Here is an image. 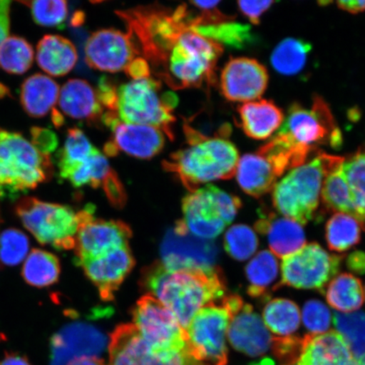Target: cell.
<instances>
[{"label": "cell", "mask_w": 365, "mask_h": 365, "mask_svg": "<svg viewBox=\"0 0 365 365\" xmlns=\"http://www.w3.org/2000/svg\"><path fill=\"white\" fill-rule=\"evenodd\" d=\"M141 282L149 294L170 310L185 330L200 309L225 298L226 292L225 277L217 267L170 270L157 262L145 269Z\"/></svg>", "instance_id": "6da1fadb"}, {"label": "cell", "mask_w": 365, "mask_h": 365, "mask_svg": "<svg viewBox=\"0 0 365 365\" xmlns=\"http://www.w3.org/2000/svg\"><path fill=\"white\" fill-rule=\"evenodd\" d=\"M185 133L188 147L171 154L163 165L190 192L199 189L200 185L230 180L235 175L239 152L225 136H205L187 125Z\"/></svg>", "instance_id": "7a4b0ae2"}, {"label": "cell", "mask_w": 365, "mask_h": 365, "mask_svg": "<svg viewBox=\"0 0 365 365\" xmlns=\"http://www.w3.org/2000/svg\"><path fill=\"white\" fill-rule=\"evenodd\" d=\"M222 53V44L186 29L156 77L173 90L209 88L215 84L217 63Z\"/></svg>", "instance_id": "3957f363"}, {"label": "cell", "mask_w": 365, "mask_h": 365, "mask_svg": "<svg viewBox=\"0 0 365 365\" xmlns=\"http://www.w3.org/2000/svg\"><path fill=\"white\" fill-rule=\"evenodd\" d=\"M342 160V157L318 152L312 160L290 170L274 186V207L300 225H307L318 208L324 180Z\"/></svg>", "instance_id": "277c9868"}, {"label": "cell", "mask_w": 365, "mask_h": 365, "mask_svg": "<svg viewBox=\"0 0 365 365\" xmlns=\"http://www.w3.org/2000/svg\"><path fill=\"white\" fill-rule=\"evenodd\" d=\"M49 155L38 152L24 136L0 130V198L16 199L52 175Z\"/></svg>", "instance_id": "5b68a950"}, {"label": "cell", "mask_w": 365, "mask_h": 365, "mask_svg": "<svg viewBox=\"0 0 365 365\" xmlns=\"http://www.w3.org/2000/svg\"><path fill=\"white\" fill-rule=\"evenodd\" d=\"M162 82L154 78L132 80L117 88L115 113L127 124L158 128L173 140V109L178 98L173 93H161Z\"/></svg>", "instance_id": "8992f818"}, {"label": "cell", "mask_w": 365, "mask_h": 365, "mask_svg": "<svg viewBox=\"0 0 365 365\" xmlns=\"http://www.w3.org/2000/svg\"><path fill=\"white\" fill-rule=\"evenodd\" d=\"M16 212L23 225L42 245L57 250H74L81 215L66 205L25 197L20 200Z\"/></svg>", "instance_id": "52a82bcc"}, {"label": "cell", "mask_w": 365, "mask_h": 365, "mask_svg": "<svg viewBox=\"0 0 365 365\" xmlns=\"http://www.w3.org/2000/svg\"><path fill=\"white\" fill-rule=\"evenodd\" d=\"M240 207L238 197L215 185H207L182 200V222L191 235L212 240L234 221Z\"/></svg>", "instance_id": "ba28073f"}, {"label": "cell", "mask_w": 365, "mask_h": 365, "mask_svg": "<svg viewBox=\"0 0 365 365\" xmlns=\"http://www.w3.org/2000/svg\"><path fill=\"white\" fill-rule=\"evenodd\" d=\"M231 319L223 302L200 309L186 327V344L193 358L202 365H227V332Z\"/></svg>", "instance_id": "9c48e42d"}, {"label": "cell", "mask_w": 365, "mask_h": 365, "mask_svg": "<svg viewBox=\"0 0 365 365\" xmlns=\"http://www.w3.org/2000/svg\"><path fill=\"white\" fill-rule=\"evenodd\" d=\"M344 257L328 253L317 243L305 245L282 258L280 285L323 292L339 272Z\"/></svg>", "instance_id": "30bf717a"}, {"label": "cell", "mask_w": 365, "mask_h": 365, "mask_svg": "<svg viewBox=\"0 0 365 365\" xmlns=\"http://www.w3.org/2000/svg\"><path fill=\"white\" fill-rule=\"evenodd\" d=\"M279 132L290 137L295 143L313 150L319 145L330 144L336 148L342 143L330 108L318 96L314 98L310 108L299 103L292 105Z\"/></svg>", "instance_id": "8fae6325"}, {"label": "cell", "mask_w": 365, "mask_h": 365, "mask_svg": "<svg viewBox=\"0 0 365 365\" xmlns=\"http://www.w3.org/2000/svg\"><path fill=\"white\" fill-rule=\"evenodd\" d=\"M223 301L231 314L227 339L232 348L248 357L259 360L264 359L270 351L272 353L275 336L271 334L253 307L245 303L238 295L225 297Z\"/></svg>", "instance_id": "7c38bea8"}, {"label": "cell", "mask_w": 365, "mask_h": 365, "mask_svg": "<svg viewBox=\"0 0 365 365\" xmlns=\"http://www.w3.org/2000/svg\"><path fill=\"white\" fill-rule=\"evenodd\" d=\"M134 326L154 352L186 348L185 331L173 313L152 295L135 305Z\"/></svg>", "instance_id": "4fadbf2b"}, {"label": "cell", "mask_w": 365, "mask_h": 365, "mask_svg": "<svg viewBox=\"0 0 365 365\" xmlns=\"http://www.w3.org/2000/svg\"><path fill=\"white\" fill-rule=\"evenodd\" d=\"M161 255V263L170 270H212L218 249L212 240L191 235L181 221L164 237Z\"/></svg>", "instance_id": "5bb4252c"}, {"label": "cell", "mask_w": 365, "mask_h": 365, "mask_svg": "<svg viewBox=\"0 0 365 365\" xmlns=\"http://www.w3.org/2000/svg\"><path fill=\"white\" fill-rule=\"evenodd\" d=\"M80 215L81 223L74 249L76 264L129 245L131 230L125 223L96 219L93 211L88 208L80 212Z\"/></svg>", "instance_id": "9a60e30c"}, {"label": "cell", "mask_w": 365, "mask_h": 365, "mask_svg": "<svg viewBox=\"0 0 365 365\" xmlns=\"http://www.w3.org/2000/svg\"><path fill=\"white\" fill-rule=\"evenodd\" d=\"M132 36L109 29L95 31L85 46L86 63L95 70L115 73L125 71L140 56Z\"/></svg>", "instance_id": "2e32d148"}, {"label": "cell", "mask_w": 365, "mask_h": 365, "mask_svg": "<svg viewBox=\"0 0 365 365\" xmlns=\"http://www.w3.org/2000/svg\"><path fill=\"white\" fill-rule=\"evenodd\" d=\"M269 76L267 68L257 59L232 58L220 76V89L231 102L257 101L267 88Z\"/></svg>", "instance_id": "e0dca14e"}, {"label": "cell", "mask_w": 365, "mask_h": 365, "mask_svg": "<svg viewBox=\"0 0 365 365\" xmlns=\"http://www.w3.org/2000/svg\"><path fill=\"white\" fill-rule=\"evenodd\" d=\"M107 344L97 328L85 323L63 327L50 341L51 365H68L81 358H99Z\"/></svg>", "instance_id": "ac0fdd59"}, {"label": "cell", "mask_w": 365, "mask_h": 365, "mask_svg": "<svg viewBox=\"0 0 365 365\" xmlns=\"http://www.w3.org/2000/svg\"><path fill=\"white\" fill-rule=\"evenodd\" d=\"M102 121L113 132L110 143L118 153L123 150L132 157L150 159L161 153L165 145V135L158 128L127 124L113 112L103 113Z\"/></svg>", "instance_id": "d6986e66"}, {"label": "cell", "mask_w": 365, "mask_h": 365, "mask_svg": "<svg viewBox=\"0 0 365 365\" xmlns=\"http://www.w3.org/2000/svg\"><path fill=\"white\" fill-rule=\"evenodd\" d=\"M77 264L98 287L102 299L109 301L133 269L135 259L129 245H125Z\"/></svg>", "instance_id": "ffe728a7"}, {"label": "cell", "mask_w": 365, "mask_h": 365, "mask_svg": "<svg viewBox=\"0 0 365 365\" xmlns=\"http://www.w3.org/2000/svg\"><path fill=\"white\" fill-rule=\"evenodd\" d=\"M295 365H359L339 332L303 337L302 349Z\"/></svg>", "instance_id": "44dd1931"}, {"label": "cell", "mask_w": 365, "mask_h": 365, "mask_svg": "<svg viewBox=\"0 0 365 365\" xmlns=\"http://www.w3.org/2000/svg\"><path fill=\"white\" fill-rule=\"evenodd\" d=\"M255 230L267 237L271 252L277 257L284 258L305 245V235L299 222L275 214L264 216L255 223Z\"/></svg>", "instance_id": "7402d4cb"}, {"label": "cell", "mask_w": 365, "mask_h": 365, "mask_svg": "<svg viewBox=\"0 0 365 365\" xmlns=\"http://www.w3.org/2000/svg\"><path fill=\"white\" fill-rule=\"evenodd\" d=\"M58 102L63 113L75 120L88 122L102 120L103 108L97 91L88 81L68 80L59 91Z\"/></svg>", "instance_id": "603a6c76"}, {"label": "cell", "mask_w": 365, "mask_h": 365, "mask_svg": "<svg viewBox=\"0 0 365 365\" xmlns=\"http://www.w3.org/2000/svg\"><path fill=\"white\" fill-rule=\"evenodd\" d=\"M240 124L246 135L255 140H266L282 127L284 114L268 100L242 104L239 108Z\"/></svg>", "instance_id": "cb8c5ba5"}, {"label": "cell", "mask_w": 365, "mask_h": 365, "mask_svg": "<svg viewBox=\"0 0 365 365\" xmlns=\"http://www.w3.org/2000/svg\"><path fill=\"white\" fill-rule=\"evenodd\" d=\"M38 65L47 74L63 76L70 73L78 61L75 45L59 35H46L36 46Z\"/></svg>", "instance_id": "d4e9b609"}, {"label": "cell", "mask_w": 365, "mask_h": 365, "mask_svg": "<svg viewBox=\"0 0 365 365\" xmlns=\"http://www.w3.org/2000/svg\"><path fill=\"white\" fill-rule=\"evenodd\" d=\"M235 175L241 189L257 198L270 192L279 178L271 163L257 153L240 158Z\"/></svg>", "instance_id": "484cf974"}, {"label": "cell", "mask_w": 365, "mask_h": 365, "mask_svg": "<svg viewBox=\"0 0 365 365\" xmlns=\"http://www.w3.org/2000/svg\"><path fill=\"white\" fill-rule=\"evenodd\" d=\"M108 353L110 365H145L152 349L134 325L125 324L112 333Z\"/></svg>", "instance_id": "4316f807"}, {"label": "cell", "mask_w": 365, "mask_h": 365, "mask_svg": "<svg viewBox=\"0 0 365 365\" xmlns=\"http://www.w3.org/2000/svg\"><path fill=\"white\" fill-rule=\"evenodd\" d=\"M59 86L49 76L43 74L31 76L23 82L21 104L30 117L43 118L53 110L58 101Z\"/></svg>", "instance_id": "83f0119b"}, {"label": "cell", "mask_w": 365, "mask_h": 365, "mask_svg": "<svg viewBox=\"0 0 365 365\" xmlns=\"http://www.w3.org/2000/svg\"><path fill=\"white\" fill-rule=\"evenodd\" d=\"M314 150L294 143L286 134L278 132L268 143L262 145L257 153L266 158L279 176L307 162Z\"/></svg>", "instance_id": "f1b7e54d"}, {"label": "cell", "mask_w": 365, "mask_h": 365, "mask_svg": "<svg viewBox=\"0 0 365 365\" xmlns=\"http://www.w3.org/2000/svg\"><path fill=\"white\" fill-rule=\"evenodd\" d=\"M340 170L358 222L365 231V143L355 153L344 158Z\"/></svg>", "instance_id": "f546056e"}, {"label": "cell", "mask_w": 365, "mask_h": 365, "mask_svg": "<svg viewBox=\"0 0 365 365\" xmlns=\"http://www.w3.org/2000/svg\"><path fill=\"white\" fill-rule=\"evenodd\" d=\"M326 297L330 307L340 313L355 312L364 302L362 282L352 274H340L330 282Z\"/></svg>", "instance_id": "4dcf8cb0"}, {"label": "cell", "mask_w": 365, "mask_h": 365, "mask_svg": "<svg viewBox=\"0 0 365 365\" xmlns=\"http://www.w3.org/2000/svg\"><path fill=\"white\" fill-rule=\"evenodd\" d=\"M96 150L83 131L78 128L68 130L66 143L57 156L59 176L66 180Z\"/></svg>", "instance_id": "1f68e13d"}, {"label": "cell", "mask_w": 365, "mask_h": 365, "mask_svg": "<svg viewBox=\"0 0 365 365\" xmlns=\"http://www.w3.org/2000/svg\"><path fill=\"white\" fill-rule=\"evenodd\" d=\"M301 313L298 305L286 299H275L263 310V322L274 334L289 336L299 329Z\"/></svg>", "instance_id": "d6a6232c"}, {"label": "cell", "mask_w": 365, "mask_h": 365, "mask_svg": "<svg viewBox=\"0 0 365 365\" xmlns=\"http://www.w3.org/2000/svg\"><path fill=\"white\" fill-rule=\"evenodd\" d=\"M61 274V264L52 253L34 250L26 257L22 268V277L27 284L43 287L56 284Z\"/></svg>", "instance_id": "836d02e7"}, {"label": "cell", "mask_w": 365, "mask_h": 365, "mask_svg": "<svg viewBox=\"0 0 365 365\" xmlns=\"http://www.w3.org/2000/svg\"><path fill=\"white\" fill-rule=\"evenodd\" d=\"M279 264L271 251L262 250L251 259L245 267L250 282L248 294L252 298H261L277 279Z\"/></svg>", "instance_id": "e575fe53"}, {"label": "cell", "mask_w": 365, "mask_h": 365, "mask_svg": "<svg viewBox=\"0 0 365 365\" xmlns=\"http://www.w3.org/2000/svg\"><path fill=\"white\" fill-rule=\"evenodd\" d=\"M310 50L312 46L304 41L286 38L273 50L272 65L282 75L298 74L304 67Z\"/></svg>", "instance_id": "d590c367"}, {"label": "cell", "mask_w": 365, "mask_h": 365, "mask_svg": "<svg viewBox=\"0 0 365 365\" xmlns=\"http://www.w3.org/2000/svg\"><path fill=\"white\" fill-rule=\"evenodd\" d=\"M361 227L353 217L344 213H336L326 226L328 247L336 252H344L359 243Z\"/></svg>", "instance_id": "8d00e7d4"}, {"label": "cell", "mask_w": 365, "mask_h": 365, "mask_svg": "<svg viewBox=\"0 0 365 365\" xmlns=\"http://www.w3.org/2000/svg\"><path fill=\"white\" fill-rule=\"evenodd\" d=\"M333 323L342 336L356 361L365 358V313H334Z\"/></svg>", "instance_id": "74e56055"}, {"label": "cell", "mask_w": 365, "mask_h": 365, "mask_svg": "<svg viewBox=\"0 0 365 365\" xmlns=\"http://www.w3.org/2000/svg\"><path fill=\"white\" fill-rule=\"evenodd\" d=\"M34 61L33 46L21 36H8L0 48V66L9 74H25Z\"/></svg>", "instance_id": "f35d334b"}, {"label": "cell", "mask_w": 365, "mask_h": 365, "mask_svg": "<svg viewBox=\"0 0 365 365\" xmlns=\"http://www.w3.org/2000/svg\"><path fill=\"white\" fill-rule=\"evenodd\" d=\"M341 163L328 173L324 180L322 199L327 209L337 213L346 214L358 221L357 214L350 202L344 177L340 170Z\"/></svg>", "instance_id": "ab89813d"}, {"label": "cell", "mask_w": 365, "mask_h": 365, "mask_svg": "<svg viewBox=\"0 0 365 365\" xmlns=\"http://www.w3.org/2000/svg\"><path fill=\"white\" fill-rule=\"evenodd\" d=\"M113 172L107 158L97 149L66 180L76 188L85 185L98 188L104 185Z\"/></svg>", "instance_id": "60d3db41"}, {"label": "cell", "mask_w": 365, "mask_h": 365, "mask_svg": "<svg viewBox=\"0 0 365 365\" xmlns=\"http://www.w3.org/2000/svg\"><path fill=\"white\" fill-rule=\"evenodd\" d=\"M191 29L204 38L235 48H243L245 44L252 40L250 27L235 21L216 25L198 26Z\"/></svg>", "instance_id": "b9f144b4"}, {"label": "cell", "mask_w": 365, "mask_h": 365, "mask_svg": "<svg viewBox=\"0 0 365 365\" xmlns=\"http://www.w3.org/2000/svg\"><path fill=\"white\" fill-rule=\"evenodd\" d=\"M259 245L257 235L247 225H237L226 232L225 248L227 253L237 261L244 262L257 252Z\"/></svg>", "instance_id": "7bdbcfd3"}, {"label": "cell", "mask_w": 365, "mask_h": 365, "mask_svg": "<svg viewBox=\"0 0 365 365\" xmlns=\"http://www.w3.org/2000/svg\"><path fill=\"white\" fill-rule=\"evenodd\" d=\"M23 4L29 6L34 21L41 26H61L68 16V4L65 0H36Z\"/></svg>", "instance_id": "ee69618b"}, {"label": "cell", "mask_w": 365, "mask_h": 365, "mask_svg": "<svg viewBox=\"0 0 365 365\" xmlns=\"http://www.w3.org/2000/svg\"><path fill=\"white\" fill-rule=\"evenodd\" d=\"M29 252V240L24 232L7 230L0 235V261L7 266H17Z\"/></svg>", "instance_id": "f6af8a7d"}, {"label": "cell", "mask_w": 365, "mask_h": 365, "mask_svg": "<svg viewBox=\"0 0 365 365\" xmlns=\"http://www.w3.org/2000/svg\"><path fill=\"white\" fill-rule=\"evenodd\" d=\"M302 319L312 334H322L329 330L332 318L326 304L319 300H309L303 308Z\"/></svg>", "instance_id": "bcb514c9"}, {"label": "cell", "mask_w": 365, "mask_h": 365, "mask_svg": "<svg viewBox=\"0 0 365 365\" xmlns=\"http://www.w3.org/2000/svg\"><path fill=\"white\" fill-rule=\"evenodd\" d=\"M145 365H202L190 354L188 348L180 350H152Z\"/></svg>", "instance_id": "7dc6e473"}, {"label": "cell", "mask_w": 365, "mask_h": 365, "mask_svg": "<svg viewBox=\"0 0 365 365\" xmlns=\"http://www.w3.org/2000/svg\"><path fill=\"white\" fill-rule=\"evenodd\" d=\"M30 133V143L41 153L50 155L57 148L58 140L53 130L35 126L31 128Z\"/></svg>", "instance_id": "c3c4849f"}, {"label": "cell", "mask_w": 365, "mask_h": 365, "mask_svg": "<svg viewBox=\"0 0 365 365\" xmlns=\"http://www.w3.org/2000/svg\"><path fill=\"white\" fill-rule=\"evenodd\" d=\"M274 1H239L240 11L248 18L251 23L258 25L261 17L268 9H270Z\"/></svg>", "instance_id": "681fc988"}, {"label": "cell", "mask_w": 365, "mask_h": 365, "mask_svg": "<svg viewBox=\"0 0 365 365\" xmlns=\"http://www.w3.org/2000/svg\"><path fill=\"white\" fill-rule=\"evenodd\" d=\"M125 72L133 80L149 78L150 68L144 58L137 57L127 66Z\"/></svg>", "instance_id": "f907efd6"}, {"label": "cell", "mask_w": 365, "mask_h": 365, "mask_svg": "<svg viewBox=\"0 0 365 365\" xmlns=\"http://www.w3.org/2000/svg\"><path fill=\"white\" fill-rule=\"evenodd\" d=\"M11 1L0 0V48L10 33Z\"/></svg>", "instance_id": "816d5d0a"}, {"label": "cell", "mask_w": 365, "mask_h": 365, "mask_svg": "<svg viewBox=\"0 0 365 365\" xmlns=\"http://www.w3.org/2000/svg\"><path fill=\"white\" fill-rule=\"evenodd\" d=\"M346 266L350 271L357 274L365 273V253L362 251H355L346 259Z\"/></svg>", "instance_id": "f5cc1de1"}, {"label": "cell", "mask_w": 365, "mask_h": 365, "mask_svg": "<svg viewBox=\"0 0 365 365\" xmlns=\"http://www.w3.org/2000/svg\"><path fill=\"white\" fill-rule=\"evenodd\" d=\"M341 10L351 14H358L365 11V0H352V1H339L336 3Z\"/></svg>", "instance_id": "db71d44e"}, {"label": "cell", "mask_w": 365, "mask_h": 365, "mask_svg": "<svg viewBox=\"0 0 365 365\" xmlns=\"http://www.w3.org/2000/svg\"><path fill=\"white\" fill-rule=\"evenodd\" d=\"M0 365H31L29 359L19 354H7L2 360Z\"/></svg>", "instance_id": "11a10c76"}, {"label": "cell", "mask_w": 365, "mask_h": 365, "mask_svg": "<svg viewBox=\"0 0 365 365\" xmlns=\"http://www.w3.org/2000/svg\"><path fill=\"white\" fill-rule=\"evenodd\" d=\"M68 365H108L100 358H81Z\"/></svg>", "instance_id": "9f6ffc18"}, {"label": "cell", "mask_w": 365, "mask_h": 365, "mask_svg": "<svg viewBox=\"0 0 365 365\" xmlns=\"http://www.w3.org/2000/svg\"><path fill=\"white\" fill-rule=\"evenodd\" d=\"M52 118L54 125L59 127L63 124V118L61 115V113L56 110V109L53 110Z\"/></svg>", "instance_id": "6f0895ef"}, {"label": "cell", "mask_w": 365, "mask_h": 365, "mask_svg": "<svg viewBox=\"0 0 365 365\" xmlns=\"http://www.w3.org/2000/svg\"><path fill=\"white\" fill-rule=\"evenodd\" d=\"M84 14L81 12H78L76 14V16L73 18L71 22L73 26L81 25L82 22L84 21Z\"/></svg>", "instance_id": "680465c9"}, {"label": "cell", "mask_w": 365, "mask_h": 365, "mask_svg": "<svg viewBox=\"0 0 365 365\" xmlns=\"http://www.w3.org/2000/svg\"><path fill=\"white\" fill-rule=\"evenodd\" d=\"M7 93H8L7 88H6V86H3L2 84H0V99L6 97Z\"/></svg>", "instance_id": "91938a15"}, {"label": "cell", "mask_w": 365, "mask_h": 365, "mask_svg": "<svg viewBox=\"0 0 365 365\" xmlns=\"http://www.w3.org/2000/svg\"><path fill=\"white\" fill-rule=\"evenodd\" d=\"M358 363L359 365H365V358Z\"/></svg>", "instance_id": "94428289"}, {"label": "cell", "mask_w": 365, "mask_h": 365, "mask_svg": "<svg viewBox=\"0 0 365 365\" xmlns=\"http://www.w3.org/2000/svg\"><path fill=\"white\" fill-rule=\"evenodd\" d=\"M364 298H365V292H364Z\"/></svg>", "instance_id": "6125c7cd"}]
</instances>
